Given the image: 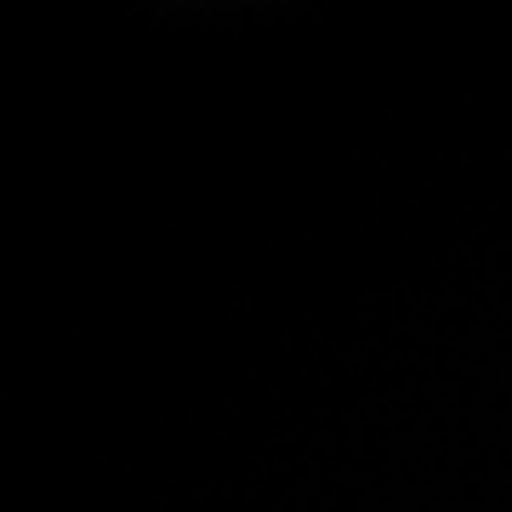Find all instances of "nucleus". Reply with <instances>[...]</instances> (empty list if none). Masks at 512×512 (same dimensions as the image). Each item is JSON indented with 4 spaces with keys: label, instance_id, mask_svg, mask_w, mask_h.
Segmentation results:
<instances>
[]
</instances>
